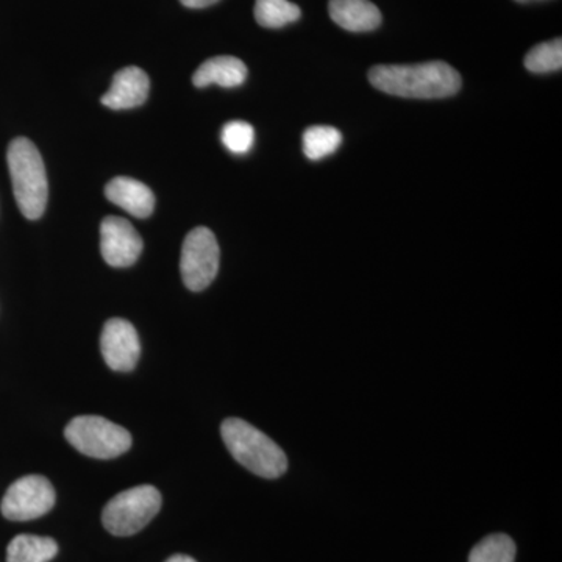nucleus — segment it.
I'll list each match as a JSON object with an SVG mask.
<instances>
[{
    "label": "nucleus",
    "mask_w": 562,
    "mask_h": 562,
    "mask_svg": "<svg viewBox=\"0 0 562 562\" xmlns=\"http://www.w3.org/2000/svg\"><path fill=\"white\" fill-rule=\"evenodd\" d=\"M369 80L376 90L408 99L450 98L461 88L460 74L443 61L375 66Z\"/></svg>",
    "instance_id": "nucleus-1"
},
{
    "label": "nucleus",
    "mask_w": 562,
    "mask_h": 562,
    "mask_svg": "<svg viewBox=\"0 0 562 562\" xmlns=\"http://www.w3.org/2000/svg\"><path fill=\"white\" fill-rule=\"evenodd\" d=\"M247 79L244 61L236 57H214L199 66L192 76V83L198 88L220 85L222 88L241 87Z\"/></svg>",
    "instance_id": "nucleus-13"
},
{
    "label": "nucleus",
    "mask_w": 562,
    "mask_h": 562,
    "mask_svg": "<svg viewBox=\"0 0 562 562\" xmlns=\"http://www.w3.org/2000/svg\"><path fill=\"white\" fill-rule=\"evenodd\" d=\"M7 161L14 199L21 213L27 220H40L49 199V183L43 157L31 139L16 138L10 143Z\"/></svg>",
    "instance_id": "nucleus-3"
},
{
    "label": "nucleus",
    "mask_w": 562,
    "mask_h": 562,
    "mask_svg": "<svg viewBox=\"0 0 562 562\" xmlns=\"http://www.w3.org/2000/svg\"><path fill=\"white\" fill-rule=\"evenodd\" d=\"M328 13L344 31L372 32L382 24V13L369 0H330Z\"/></svg>",
    "instance_id": "nucleus-12"
},
{
    "label": "nucleus",
    "mask_w": 562,
    "mask_h": 562,
    "mask_svg": "<svg viewBox=\"0 0 562 562\" xmlns=\"http://www.w3.org/2000/svg\"><path fill=\"white\" fill-rule=\"evenodd\" d=\"M57 553L58 546L54 539L20 535L10 542L7 562H49Z\"/></svg>",
    "instance_id": "nucleus-14"
},
{
    "label": "nucleus",
    "mask_w": 562,
    "mask_h": 562,
    "mask_svg": "<svg viewBox=\"0 0 562 562\" xmlns=\"http://www.w3.org/2000/svg\"><path fill=\"white\" fill-rule=\"evenodd\" d=\"M221 250L214 233L198 227L188 233L181 249L180 271L190 291L206 290L220 272Z\"/></svg>",
    "instance_id": "nucleus-6"
},
{
    "label": "nucleus",
    "mask_w": 562,
    "mask_h": 562,
    "mask_svg": "<svg viewBox=\"0 0 562 562\" xmlns=\"http://www.w3.org/2000/svg\"><path fill=\"white\" fill-rule=\"evenodd\" d=\"M150 80L143 69L131 66L114 74L110 90L102 95V103L111 110H131L143 105L149 95Z\"/></svg>",
    "instance_id": "nucleus-10"
},
{
    "label": "nucleus",
    "mask_w": 562,
    "mask_h": 562,
    "mask_svg": "<svg viewBox=\"0 0 562 562\" xmlns=\"http://www.w3.org/2000/svg\"><path fill=\"white\" fill-rule=\"evenodd\" d=\"M516 543L506 535H492L473 547L469 562H514Z\"/></svg>",
    "instance_id": "nucleus-17"
},
{
    "label": "nucleus",
    "mask_w": 562,
    "mask_h": 562,
    "mask_svg": "<svg viewBox=\"0 0 562 562\" xmlns=\"http://www.w3.org/2000/svg\"><path fill=\"white\" fill-rule=\"evenodd\" d=\"M101 350L110 369L132 372L140 355L138 331L128 321L110 319L102 330Z\"/></svg>",
    "instance_id": "nucleus-9"
},
{
    "label": "nucleus",
    "mask_w": 562,
    "mask_h": 562,
    "mask_svg": "<svg viewBox=\"0 0 562 562\" xmlns=\"http://www.w3.org/2000/svg\"><path fill=\"white\" fill-rule=\"evenodd\" d=\"M342 143V135L338 128L327 125H314L303 133V154L313 161H319L328 155L335 154Z\"/></svg>",
    "instance_id": "nucleus-16"
},
{
    "label": "nucleus",
    "mask_w": 562,
    "mask_h": 562,
    "mask_svg": "<svg viewBox=\"0 0 562 562\" xmlns=\"http://www.w3.org/2000/svg\"><path fill=\"white\" fill-rule=\"evenodd\" d=\"M166 562H198L195 560H192L191 557H187V554H176V557L169 558Z\"/></svg>",
    "instance_id": "nucleus-21"
},
{
    "label": "nucleus",
    "mask_w": 562,
    "mask_h": 562,
    "mask_svg": "<svg viewBox=\"0 0 562 562\" xmlns=\"http://www.w3.org/2000/svg\"><path fill=\"white\" fill-rule=\"evenodd\" d=\"M221 139L232 154L244 155L254 147L255 131L249 122H227L222 128Z\"/></svg>",
    "instance_id": "nucleus-19"
},
{
    "label": "nucleus",
    "mask_w": 562,
    "mask_h": 562,
    "mask_svg": "<svg viewBox=\"0 0 562 562\" xmlns=\"http://www.w3.org/2000/svg\"><path fill=\"white\" fill-rule=\"evenodd\" d=\"M106 199L132 216L146 220L155 209V195L147 184L131 177H116L105 187Z\"/></svg>",
    "instance_id": "nucleus-11"
},
{
    "label": "nucleus",
    "mask_w": 562,
    "mask_h": 562,
    "mask_svg": "<svg viewBox=\"0 0 562 562\" xmlns=\"http://www.w3.org/2000/svg\"><path fill=\"white\" fill-rule=\"evenodd\" d=\"M143 239L131 222L109 216L101 224V254L113 268H128L143 254Z\"/></svg>",
    "instance_id": "nucleus-8"
},
{
    "label": "nucleus",
    "mask_w": 562,
    "mask_h": 562,
    "mask_svg": "<svg viewBox=\"0 0 562 562\" xmlns=\"http://www.w3.org/2000/svg\"><path fill=\"white\" fill-rule=\"evenodd\" d=\"M188 9H206V7L214 5L220 0H180Z\"/></svg>",
    "instance_id": "nucleus-20"
},
{
    "label": "nucleus",
    "mask_w": 562,
    "mask_h": 562,
    "mask_svg": "<svg viewBox=\"0 0 562 562\" xmlns=\"http://www.w3.org/2000/svg\"><path fill=\"white\" fill-rule=\"evenodd\" d=\"M161 494L143 484L117 494L102 513L103 527L114 536H132L143 530L160 513Z\"/></svg>",
    "instance_id": "nucleus-5"
},
{
    "label": "nucleus",
    "mask_w": 562,
    "mask_h": 562,
    "mask_svg": "<svg viewBox=\"0 0 562 562\" xmlns=\"http://www.w3.org/2000/svg\"><path fill=\"white\" fill-rule=\"evenodd\" d=\"M54 505L55 491L49 480L41 475H25L5 492L0 512L5 519L25 522L49 513Z\"/></svg>",
    "instance_id": "nucleus-7"
},
{
    "label": "nucleus",
    "mask_w": 562,
    "mask_h": 562,
    "mask_svg": "<svg viewBox=\"0 0 562 562\" xmlns=\"http://www.w3.org/2000/svg\"><path fill=\"white\" fill-rule=\"evenodd\" d=\"M66 439L74 449L95 460H113L128 452L132 435L101 416H79L69 422Z\"/></svg>",
    "instance_id": "nucleus-4"
},
{
    "label": "nucleus",
    "mask_w": 562,
    "mask_h": 562,
    "mask_svg": "<svg viewBox=\"0 0 562 562\" xmlns=\"http://www.w3.org/2000/svg\"><path fill=\"white\" fill-rule=\"evenodd\" d=\"M302 11L288 0H257L255 20L261 27L280 29L301 20Z\"/></svg>",
    "instance_id": "nucleus-15"
},
{
    "label": "nucleus",
    "mask_w": 562,
    "mask_h": 562,
    "mask_svg": "<svg viewBox=\"0 0 562 562\" xmlns=\"http://www.w3.org/2000/svg\"><path fill=\"white\" fill-rule=\"evenodd\" d=\"M516 2H520V3H531V2H542V0H516Z\"/></svg>",
    "instance_id": "nucleus-22"
},
{
    "label": "nucleus",
    "mask_w": 562,
    "mask_h": 562,
    "mask_svg": "<svg viewBox=\"0 0 562 562\" xmlns=\"http://www.w3.org/2000/svg\"><path fill=\"white\" fill-rule=\"evenodd\" d=\"M221 435L232 457L255 475L273 480L288 471L283 450L249 422L235 417L224 420Z\"/></svg>",
    "instance_id": "nucleus-2"
},
{
    "label": "nucleus",
    "mask_w": 562,
    "mask_h": 562,
    "mask_svg": "<svg viewBox=\"0 0 562 562\" xmlns=\"http://www.w3.org/2000/svg\"><path fill=\"white\" fill-rule=\"evenodd\" d=\"M525 68L535 74L557 72L562 68V41L538 44L525 57Z\"/></svg>",
    "instance_id": "nucleus-18"
}]
</instances>
